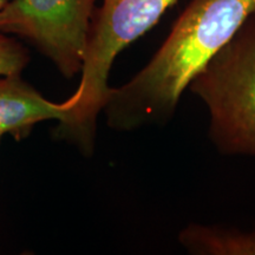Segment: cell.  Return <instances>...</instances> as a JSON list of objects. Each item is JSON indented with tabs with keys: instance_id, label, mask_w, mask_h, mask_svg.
I'll use <instances>...</instances> for the list:
<instances>
[{
	"instance_id": "7",
	"label": "cell",
	"mask_w": 255,
	"mask_h": 255,
	"mask_svg": "<svg viewBox=\"0 0 255 255\" xmlns=\"http://www.w3.org/2000/svg\"><path fill=\"white\" fill-rule=\"evenodd\" d=\"M30 63V53L20 41L0 32V75L21 73Z\"/></svg>"
},
{
	"instance_id": "9",
	"label": "cell",
	"mask_w": 255,
	"mask_h": 255,
	"mask_svg": "<svg viewBox=\"0 0 255 255\" xmlns=\"http://www.w3.org/2000/svg\"><path fill=\"white\" fill-rule=\"evenodd\" d=\"M5 136V133L2 132V131H0V142H1V139H2V137Z\"/></svg>"
},
{
	"instance_id": "2",
	"label": "cell",
	"mask_w": 255,
	"mask_h": 255,
	"mask_svg": "<svg viewBox=\"0 0 255 255\" xmlns=\"http://www.w3.org/2000/svg\"><path fill=\"white\" fill-rule=\"evenodd\" d=\"M177 0H102L95 8L89 30L82 77L72 96L76 104L68 120L59 124V137L91 154L96 123L110 92L111 66L128 45L158 23Z\"/></svg>"
},
{
	"instance_id": "1",
	"label": "cell",
	"mask_w": 255,
	"mask_h": 255,
	"mask_svg": "<svg viewBox=\"0 0 255 255\" xmlns=\"http://www.w3.org/2000/svg\"><path fill=\"white\" fill-rule=\"evenodd\" d=\"M255 13V0H191L141 71L111 88L102 113L109 128L133 131L171 120L181 96Z\"/></svg>"
},
{
	"instance_id": "8",
	"label": "cell",
	"mask_w": 255,
	"mask_h": 255,
	"mask_svg": "<svg viewBox=\"0 0 255 255\" xmlns=\"http://www.w3.org/2000/svg\"><path fill=\"white\" fill-rule=\"evenodd\" d=\"M7 1H8V0H0V9L4 7L5 4H6V2H7Z\"/></svg>"
},
{
	"instance_id": "6",
	"label": "cell",
	"mask_w": 255,
	"mask_h": 255,
	"mask_svg": "<svg viewBox=\"0 0 255 255\" xmlns=\"http://www.w3.org/2000/svg\"><path fill=\"white\" fill-rule=\"evenodd\" d=\"M178 241L195 255H255V231L193 223L180 233Z\"/></svg>"
},
{
	"instance_id": "3",
	"label": "cell",
	"mask_w": 255,
	"mask_h": 255,
	"mask_svg": "<svg viewBox=\"0 0 255 255\" xmlns=\"http://www.w3.org/2000/svg\"><path fill=\"white\" fill-rule=\"evenodd\" d=\"M188 89L207 107L215 148L255 158V13Z\"/></svg>"
},
{
	"instance_id": "4",
	"label": "cell",
	"mask_w": 255,
	"mask_h": 255,
	"mask_svg": "<svg viewBox=\"0 0 255 255\" xmlns=\"http://www.w3.org/2000/svg\"><path fill=\"white\" fill-rule=\"evenodd\" d=\"M96 1L8 0L0 9V32L28 41L71 79L81 73Z\"/></svg>"
},
{
	"instance_id": "5",
	"label": "cell",
	"mask_w": 255,
	"mask_h": 255,
	"mask_svg": "<svg viewBox=\"0 0 255 255\" xmlns=\"http://www.w3.org/2000/svg\"><path fill=\"white\" fill-rule=\"evenodd\" d=\"M20 75H0V131L15 141L26 138L44 121L64 123L76 103L73 96L62 103L46 100Z\"/></svg>"
}]
</instances>
